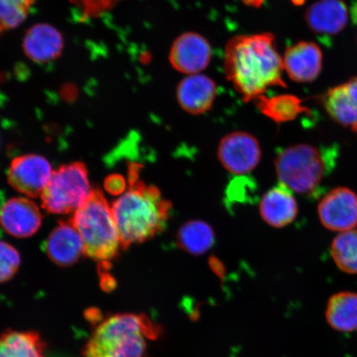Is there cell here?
<instances>
[{"label":"cell","mask_w":357,"mask_h":357,"mask_svg":"<svg viewBox=\"0 0 357 357\" xmlns=\"http://www.w3.org/2000/svg\"><path fill=\"white\" fill-rule=\"evenodd\" d=\"M283 71V58L272 33L238 35L226 45V78L244 102L265 96L271 87H285Z\"/></svg>","instance_id":"obj_1"},{"label":"cell","mask_w":357,"mask_h":357,"mask_svg":"<svg viewBox=\"0 0 357 357\" xmlns=\"http://www.w3.org/2000/svg\"><path fill=\"white\" fill-rule=\"evenodd\" d=\"M128 189L112 205L123 250L164 230L172 205L156 187L137 181L133 169Z\"/></svg>","instance_id":"obj_2"},{"label":"cell","mask_w":357,"mask_h":357,"mask_svg":"<svg viewBox=\"0 0 357 357\" xmlns=\"http://www.w3.org/2000/svg\"><path fill=\"white\" fill-rule=\"evenodd\" d=\"M159 333L158 326L145 315L114 314L93 332L83 357H144L147 340L158 337Z\"/></svg>","instance_id":"obj_3"},{"label":"cell","mask_w":357,"mask_h":357,"mask_svg":"<svg viewBox=\"0 0 357 357\" xmlns=\"http://www.w3.org/2000/svg\"><path fill=\"white\" fill-rule=\"evenodd\" d=\"M70 221L82 236L88 257L108 263L123 250L112 206L101 190H93Z\"/></svg>","instance_id":"obj_4"},{"label":"cell","mask_w":357,"mask_h":357,"mask_svg":"<svg viewBox=\"0 0 357 357\" xmlns=\"http://www.w3.org/2000/svg\"><path fill=\"white\" fill-rule=\"evenodd\" d=\"M275 167L280 185L302 195L314 193L327 169L323 151L306 144L294 145L280 151Z\"/></svg>","instance_id":"obj_5"},{"label":"cell","mask_w":357,"mask_h":357,"mask_svg":"<svg viewBox=\"0 0 357 357\" xmlns=\"http://www.w3.org/2000/svg\"><path fill=\"white\" fill-rule=\"evenodd\" d=\"M92 190L86 165H64L53 172L43 192V208L55 214L75 213L86 202Z\"/></svg>","instance_id":"obj_6"},{"label":"cell","mask_w":357,"mask_h":357,"mask_svg":"<svg viewBox=\"0 0 357 357\" xmlns=\"http://www.w3.org/2000/svg\"><path fill=\"white\" fill-rule=\"evenodd\" d=\"M51 164L42 155L28 154L13 159L8 169V184L29 197L42 195L52 175Z\"/></svg>","instance_id":"obj_7"},{"label":"cell","mask_w":357,"mask_h":357,"mask_svg":"<svg viewBox=\"0 0 357 357\" xmlns=\"http://www.w3.org/2000/svg\"><path fill=\"white\" fill-rule=\"evenodd\" d=\"M218 155L227 172L244 175L257 167L261 151L257 138L252 134L234 132L227 134L220 141Z\"/></svg>","instance_id":"obj_8"},{"label":"cell","mask_w":357,"mask_h":357,"mask_svg":"<svg viewBox=\"0 0 357 357\" xmlns=\"http://www.w3.org/2000/svg\"><path fill=\"white\" fill-rule=\"evenodd\" d=\"M319 218L326 229L338 233L357 226V194L346 187H337L324 196L318 207Z\"/></svg>","instance_id":"obj_9"},{"label":"cell","mask_w":357,"mask_h":357,"mask_svg":"<svg viewBox=\"0 0 357 357\" xmlns=\"http://www.w3.org/2000/svg\"><path fill=\"white\" fill-rule=\"evenodd\" d=\"M211 44L202 35L196 33L178 36L169 54L173 68L187 75L202 73L211 63Z\"/></svg>","instance_id":"obj_10"},{"label":"cell","mask_w":357,"mask_h":357,"mask_svg":"<svg viewBox=\"0 0 357 357\" xmlns=\"http://www.w3.org/2000/svg\"><path fill=\"white\" fill-rule=\"evenodd\" d=\"M43 215L37 204L24 198L7 200L0 208V225L17 238H29L42 225Z\"/></svg>","instance_id":"obj_11"},{"label":"cell","mask_w":357,"mask_h":357,"mask_svg":"<svg viewBox=\"0 0 357 357\" xmlns=\"http://www.w3.org/2000/svg\"><path fill=\"white\" fill-rule=\"evenodd\" d=\"M322 65V52L311 42H300L290 46L283 57L284 70L296 82H311L318 78Z\"/></svg>","instance_id":"obj_12"},{"label":"cell","mask_w":357,"mask_h":357,"mask_svg":"<svg viewBox=\"0 0 357 357\" xmlns=\"http://www.w3.org/2000/svg\"><path fill=\"white\" fill-rule=\"evenodd\" d=\"M216 96L215 82L202 74L187 75L176 89L178 105L192 115L207 113L211 109Z\"/></svg>","instance_id":"obj_13"},{"label":"cell","mask_w":357,"mask_h":357,"mask_svg":"<svg viewBox=\"0 0 357 357\" xmlns=\"http://www.w3.org/2000/svg\"><path fill=\"white\" fill-rule=\"evenodd\" d=\"M44 245L47 257L60 266H73L84 255L83 240L70 220L60 222Z\"/></svg>","instance_id":"obj_14"},{"label":"cell","mask_w":357,"mask_h":357,"mask_svg":"<svg viewBox=\"0 0 357 357\" xmlns=\"http://www.w3.org/2000/svg\"><path fill=\"white\" fill-rule=\"evenodd\" d=\"M305 20L312 32L329 37L345 29L349 11L342 0H319L307 8Z\"/></svg>","instance_id":"obj_15"},{"label":"cell","mask_w":357,"mask_h":357,"mask_svg":"<svg viewBox=\"0 0 357 357\" xmlns=\"http://www.w3.org/2000/svg\"><path fill=\"white\" fill-rule=\"evenodd\" d=\"M22 47L26 56L38 63L57 59L64 48V39L54 26L36 24L26 33Z\"/></svg>","instance_id":"obj_16"},{"label":"cell","mask_w":357,"mask_h":357,"mask_svg":"<svg viewBox=\"0 0 357 357\" xmlns=\"http://www.w3.org/2000/svg\"><path fill=\"white\" fill-rule=\"evenodd\" d=\"M260 213L267 225L283 227L296 220L298 204L293 192L280 185L263 196L260 203Z\"/></svg>","instance_id":"obj_17"},{"label":"cell","mask_w":357,"mask_h":357,"mask_svg":"<svg viewBox=\"0 0 357 357\" xmlns=\"http://www.w3.org/2000/svg\"><path fill=\"white\" fill-rule=\"evenodd\" d=\"M324 105L335 121L357 132V78L330 89Z\"/></svg>","instance_id":"obj_18"},{"label":"cell","mask_w":357,"mask_h":357,"mask_svg":"<svg viewBox=\"0 0 357 357\" xmlns=\"http://www.w3.org/2000/svg\"><path fill=\"white\" fill-rule=\"evenodd\" d=\"M330 327L338 332L351 333L357 329V294L343 291L329 298L325 312Z\"/></svg>","instance_id":"obj_19"},{"label":"cell","mask_w":357,"mask_h":357,"mask_svg":"<svg viewBox=\"0 0 357 357\" xmlns=\"http://www.w3.org/2000/svg\"><path fill=\"white\" fill-rule=\"evenodd\" d=\"M45 343L34 331H6L0 333V357H47Z\"/></svg>","instance_id":"obj_20"},{"label":"cell","mask_w":357,"mask_h":357,"mask_svg":"<svg viewBox=\"0 0 357 357\" xmlns=\"http://www.w3.org/2000/svg\"><path fill=\"white\" fill-rule=\"evenodd\" d=\"M261 113L276 123H284L296 119L298 114L305 112L298 98L284 95L268 98L258 97L254 100Z\"/></svg>","instance_id":"obj_21"},{"label":"cell","mask_w":357,"mask_h":357,"mask_svg":"<svg viewBox=\"0 0 357 357\" xmlns=\"http://www.w3.org/2000/svg\"><path fill=\"white\" fill-rule=\"evenodd\" d=\"M178 243L187 252L201 255L211 248L214 242L212 227L202 221H190L181 227Z\"/></svg>","instance_id":"obj_22"},{"label":"cell","mask_w":357,"mask_h":357,"mask_svg":"<svg viewBox=\"0 0 357 357\" xmlns=\"http://www.w3.org/2000/svg\"><path fill=\"white\" fill-rule=\"evenodd\" d=\"M335 264L345 273L357 274V229L339 234L331 245Z\"/></svg>","instance_id":"obj_23"},{"label":"cell","mask_w":357,"mask_h":357,"mask_svg":"<svg viewBox=\"0 0 357 357\" xmlns=\"http://www.w3.org/2000/svg\"><path fill=\"white\" fill-rule=\"evenodd\" d=\"M34 3L35 0H0V34L22 24Z\"/></svg>","instance_id":"obj_24"},{"label":"cell","mask_w":357,"mask_h":357,"mask_svg":"<svg viewBox=\"0 0 357 357\" xmlns=\"http://www.w3.org/2000/svg\"><path fill=\"white\" fill-rule=\"evenodd\" d=\"M20 264L19 252L10 244L0 242V283L12 279L19 271Z\"/></svg>","instance_id":"obj_25"},{"label":"cell","mask_w":357,"mask_h":357,"mask_svg":"<svg viewBox=\"0 0 357 357\" xmlns=\"http://www.w3.org/2000/svg\"><path fill=\"white\" fill-rule=\"evenodd\" d=\"M119 0H74L75 3L84 8L89 15H96L113 6Z\"/></svg>","instance_id":"obj_26"},{"label":"cell","mask_w":357,"mask_h":357,"mask_svg":"<svg viewBox=\"0 0 357 357\" xmlns=\"http://www.w3.org/2000/svg\"><path fill=\"white\" fill-rule=\"evenodd\" d=\"M106 188L111 193L117 194L121 193L125 190V182L123 178L120 176H111L107 180Z\"/></svg>","instance_id":"obj_27"},{"label":"cell","mask_w":357,"mask_h":357,"mask_svg":"<svg viewBox=\"0 0 357 357\" xmlns=\"http://www.w3.org/2000/svg\"><path fill=\"white\" fill-rule=\"evenodd\" d=\"M245 6L253 8H260L264 3L265 0H243Z\"/></svg>","instance_id":"obj_28"}]
</instances>
